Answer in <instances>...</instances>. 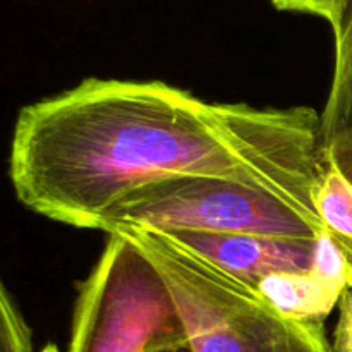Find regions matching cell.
I'll return each mask as SVG.
<instances>
[{"label":"cell","instance_id":"5","mask_svg":"<svg viewBox=\"0 0 352 352\" xmlns=\"http://www.w3.org/2000/svg\"><path fill=\"white\" fill-rule=\"evenodd\" d=\"M162 234L256 292L268 277L313 270L318 243L246 234Z\"/></svg>","mask_w":352,"mask_h":352},{"label":"cell","instance_id":"6","mask_svg":"<svg viewBox=\"0 0 352 352\" xmlns=\"http://www.w3.org/2000/svg\"><path fill=\"white\" fill-rule=\"evenodd\" d=\"M258 292L287 318L323 323L339 305L344 289L318 272L282 274L265 278Z\"/></svg>","mask_w":352,"mask_h":352},{"label":"cell","instance_id":"11","mask_svg":"<svg viewBox=\"0 0 352 352\" xmlns=\"http://www.w3.org/2000/svg\"><path fill=\"white\" fill-rule=\"evenodd\" d=\"M337 308L339 320L330 342V352H352V287L342 292Z\"/></svg>","mask_w":352,"mask_h":352},{"label":"cell","instance_id":"1","mask_svg":"<svg viewBox=\"0 0 352 352\" xmlns=\"http://www.w3.org/2000/svg\"><path fill=\"white\" fill-rule=\"evenodd\" d=\"M327 151L309 107L206 102L164 81L89 78L17 113L9 179L24 208L96 229L131 192L175 177L236 182L323 230L313 205Z\"/></svg>","mask_w":352,"mask_h":352},{"label":"cell","instance_id":"2","mask_svg":"<svg viewBox=\"0 0 352 352\" xmlns=\"http://www.w3.org/2000/svg\"><path fill=\"white\" fill-rule=\"evenodd\" d=\"M113 232L126 236L160 272L191 352H330L323 323L287 318L260 292L165 234L136 226Z\"/></svg>","mask_w":352,"mask_h":352},{"label":"cell","instance_id":"9","mask_svg":"<svg viewBox=\"0 0 352 352\" xmlns=\"http://www.w3.org/2000/svg\"><path fill=\"white\" fill-rule=\"evenodd\" d=\"M0 352H33V332L6 284L0 285Z\"/></svg>","mask_w":352,"mask_h":352},{"label":"cell","instance_id":"12","mask_svg":"<svg viewBox=\"0 0 352 352\" xmlns=\"http://www.w3.org/2000/svg\"><path fill=\"white\" fill-rule=\"evenodd\" d=\"M162 352H191L189 347H179V349H170V351H162Z\"/></svg>","mask_w":352,"mask_h":352},{"label":"cell","instance_id":"4","mask_svg":"<svg viewBox=\"0 0 352 352\" xmlns=\"http://www.w3.org/2000/svg\"><path fill=\"white\" fill-rule=\"evenodd\" d=\"M122 226L291 241H318L329 232L275 196L210 177H175L144 186L107 210L96 230L110 234Z\"/></svg>","mask_w":352,"mask_h":352},{"label":"cell","instance_id":"8","mask_svg":"<svg viewBox=\"0 0 352 352\" xmlns=\"http://www.w3.org/2000/svg\"><path fill=\"white\" fill-rule=\"evenodd\" d=\"M313 205L329 232L352 248V182L333 164L329 153L313 191Z\"/></svg>","mask_w":352,"mask_h":352},{"label":"cell","instance_id":"7","mask_svg":"<svg viewBox=\"0 0 352 352\" xmlns=\"http://www.w3.org/2000/svg\"><path fill=\"white\" fill-rule=\"evenodd\" d=\"M336 36V64L323 112L320 113L322 146L342 133L352 131V0H347L339 24L333 28Z\"/></svg>","mask_w":352,"mask_h":352},{"label":"cell","instance_id":"10","mask_svg":"<svg viewBox=\"0 0 352 352\" xmlns=\"http://www.w3.org/2000/svg\"><path fill=\"white\" fill-rule=\"evenodd\" d=\"M275 9L320 16L333 28L339 24L347 0H270Z\"/></svg>","mask_w":352,"mask_h":352},{"label":"cell","instance_id":"3","mask_svg":"<svg viewBox=\"0 0 352 352\" xmlns=\"http://www.w3.org/2000/svg\"><path fill=\"white\" fill-rule=\"evenodd\" d=\"M188 347L174 298L155 265L120 232L109 234L78 284L67 352H162Z\"/></svg>","mask_w":352,"mask_h":352}]
</instances>
